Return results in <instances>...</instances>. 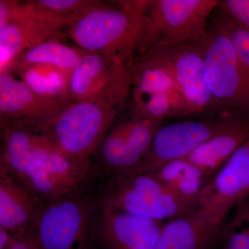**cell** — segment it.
<instances>
[{"instance_id":"1","label":"cell","mask_w":249,"mask_h":249,"mask_svg":"<svg viewBox=\"0 0 249 249\" xmlns=\"http://www.w3.org/2000/svg\"><path fill=\"white\" fill-rule=\"evenodd\" d=\"M147 1H97L65 29L85 52L119 59L130 67Z\"/></svg>"},{"instance_id":"2","label":"cell","mask_w":249,"mask_h":249,"mask_svg":"<svg viewBox=\"0 0 249 249\" xmlns=\"http://www.w3.org/2000/svg\"><path fill=\"white\" fill-rule=\"evenodd\" d=\"M124 105L107 98L69 101L41 125L62 153L78 161L89 163Z\"/></svg>"},{"instance_id":"3","label":"cell","mask_w":249,"mask_h":249,"mask_svg":"<svg viewBox=\"0 0 249 249\" xmlns=\"http://www.w3.org/2000/svg\"><path fill=\"white\" fill-rule=\"evenodd\" d=\"M100 204L157 221L193 213L196 208L173 194L151 174L88 178Z\"/></svg>"},{"instance_id":"4","label":"cell","mask_w":249,"mask_h":249,"mask_svg":"<svg viewBox=\"0 0 249 249\" xmlns=\"http://www.w3.org/2000/svg\"><path fill=\"white\" fill-rule=\"evenodd\" d=\"M98 204L86 179L70 193L40 200L32 232L40 249H88Z\"/></svg>"},{"instance_id":"5","label":"cell","mask_w":249,"mask_h":249,"mask_svg":"<svg viewBox=\"0 0 249 249\" xmlns=\"http://www.w3.org/2000/svg\"><path fill=\"white\" fill-rule=\"evenodd\" d=\"M217 0H151L142 13L134 58L160 43L193 44L204 37Z\"/></svg>"},{"instance_id":"6","label":"cell","mask_w":249,"mask_h":249,"mask_svg":"<svg viewBox=\"0 0 249 249\" xmlns=\"http://www.w3.org/2000/svg\"><path fill=\"white\" fill-rule=\"evenodd\" d=\"M193 45L204 59L205 81L213 97L227 110L249 113V70L229 39L212 24Z\"/></svg>"},{"instance_id":"7","label":"cell","mask_w":249,"mask_h":249,"mask_svg":"<svg viewBox=\"0 0 249 249\" xmlns=\"http://www.w3.org/2000/svg\"><path fill=\"white\" fill-rule=\"evenodd\" d=\"M133 61L160 69L168 73L181 90L193 114H220L228 111L208 89L204 59L193 44H157Z\"/></svg>"},{"instance_id":"8","label":"cell","mask_w":249,"mask_h":249,"mask_svg":"<svg viewBox=\"0 0 249 249\" xmlns=\"http://www.w3.org/2000/svg\"><path fill=\"white\" fill-rule=\"evenodd\" d=\"M240 111L231 109L206 120L183 121L160 126L145 159L142 173H153L168 162L186 158L229 127Z\"/></svg>"},{"instance_id":"9","label":"cell","mask_w":249,"mask_h":249,"mask_svg":"<svg viewBox=\"0 0 249 249\" xmlns=\"http://www.w3.org/2000/svg\"><path fill=\"white\" fill-rule=\"evenodd\" d=\"M129 67L119 59L85 52L70 75V101L107 98L125 103L132 89Z\"/></svg>"},{"instance_id":"10","label":"cell","mask_w":249,"mask_h":249,"mask_svg":"<svg viewBox=\"0 0 249 249\" xmlns=\"http://www.w3.org/2000/svg\"><path fill=\"white\" fill-rule=\"evenodd\" d=\"M0 175L19 183L55 148L40 124L1 121Z\"/></svg>"},{"instance_id":"11","label":"cell","mask_w":249,"mask_h":249,"mask_svg":"<svg viewBox=\"0 0 249 249\" xmlns=\"http://www.w3.org/2000/svg\"><path fill=\"white\" fill-rule=\"evenodd\" d=\"M161 227L160 221L127 213L98 203L88 249H155Z\"/></svg>"},{"instance_id":"12","label":"cell","mask_w":249,"mask_h":249,"mask_svg":"<svg viewBox=\"0 0 249 249\" xmlns=\"http://www.w3.org/2000/svg\"><path fill=\"white\" fill-rule=\"evenodd\" d=\"M249 196V136L205 185L198 210L221 224L233 206Z\"/></svg>"},{"instance_id":"13","label":"cell","mask_w":249,"mask_h":249,"mask_svg":"<svg viewBox=\"0 0 249 249\" xmlns=\"http://www.w3.org/2000/svg\"><path fill=\"white\" fill-rule=\"evenodd\" d=\"M89 163L70 158L57 147L21 183L39 200L70 193L86 179Z\"/></svg>"},{"instance_id":"14","label":"cell","mask_w":249,"mask_h":249,"mask_svg":"<svg viewBox=\"0 0 249 249\" xmlns=\"http://www.w3.org/2000/svg\"><path fill=\"white\" fill-rule=\"evenodd\" d=\"M68 102L42 97L12 73H0V121H28L43 124Z\"/></svg>"},{"instance_id":"15","label":"cell","mask_w":249,"mask_h":249,"mask_svg":"<svg viewBox=\"0 0 249 249\" xmlns=\"http://www.w3.org/2000/svg\"><path fill=\"white\" fill-rule=\"evenodd\" d=\"M220 224L199 210L170 219L161 229L155 249H209Z\"/></svg>"},{"instance_id":"16","label":"cell","mask_w":249,"mask_h":249,"mask_svg":"<svg viewBox=\"0 0 249 249\" xmlns=\"http://www.w3.org/2000/svg\"><path fill=\"white\" fill-rule=\"evenodd\" d=\"M249 136V113L241 111L235 121L186 158L211 178Z\"/></svg>"},{"instance_id":"17","label":"cell","mask_w":249,"mask_h":249,"mask_svg":"<svg viewBox=\"0 0 249 249\" xmlns=\"http://www.w3.org/2000/svg\"><path fill=\"white\" fill-rule=\"evenodd\" d=\"M40 200L21 183L0 175V227L14 233L34 230Z\"/></svg>"},{"instance_id":"18","label":"cell","mask_w":249,"mask_h":249,"mask_svg":"<svg viewBox=\"0 0 249 249\" xmlns=\"http://www.w3.org/2000/svg\"><path fill=\"white\" fill-rule=\"evenodd\" d=\"M151 175L173 194L198 209V201L210 178L186 158L168 162Z\"/></svg>"},{"instance_id":"19","label":"cell","mask_w":249,"mask_h":249,"mask_svg":"<svg viewBox=\"0 0 249 249\" xmlns=\"http://www.w3.org/2000/svg\"><path fill=\"white\" fill-rule=\"evenodd\" d=\"M134 116L163 121L193 114L189 105L177 85L157 92L132 97Z\"/></svg>"},{"instance_id":"20","label":"cell","mask_w":249,"mask_h":249,"mask_svg":"<svg viewBox=\"0 0 249 249\" xmlns=\"http://www.w3.org/2000/svg\"><path fill=\"white\" fill-rule=\"evenodd\" d=\"M64 40L52 39L32 47L18 58L11 73L32 65H48L71 74L85 53Z\"/></svg>"},{"instance_id":"21","label":"cell","mask_w":249,"mask_h":249,"mask_svg":"<svg viewBox=\"0 0 249 249\" xmlns=\"http://www.w3.org/2000/svg\"><path fill=\"white\" fill-rule=\"evenodd\" d=\"M19 79L39 96L68 102L70 73L48 65H32L17 72Z\"/></svg>"},{"instance_id":"22","label":"cell","mask_w":249,"mask_h":249,"mask_svg":"<svg viewBox=\"0 0 249 249\" xmlns=\"http://www.w3.org/2000/svg\"><path fill=\"white\" fill-rule=\"evenodd\" d=\"M213 24L229 39L239 58L249 70V30L230 15L216 9L211 16Z\"/></svg>"},{"instance_id":"23","label":"cell","mask_w":249,"mask_h":249,"mask_svg":"<svg viewBox=\"0 0 249 249\" xmlns=\"http://www.w3.org/2000/svg\"><path fill=\"white\" fill-rule=\"evenodd\" d=\"M224 240V249H249V196L237 205Z\"/></svg>"},{"instance_id":"24","label":"cell","mask_w":249,"mask_h":249,"mask_svg":"<svg viewBox=\"0 0 249 249\" xmlns=\"http://www.w3.org/2000/svg\"><path fill=\"white\" fill-rule=\"evenodd\" d=\"M41 9L73 22L82 13L96 2V0H37L33 1Z\"/></svg>"},{"instance_id":"25","label":"cell","mask_w":249,"mask_h":249,"mask_svg":"<svg viewBox=\"0 0 249 249\" xmlns=\"http://www.w3.org/2000/svg\"><path fill=\"white\" fill-rule=\"evenodd\" d=\"M217 8L249 30V0H223L219 1Z\"/></svg>"},{"instance_id":"26","label":"cell","mask_w":249,"mask_h":249,"mask_svg":"<svg viewBox=\"0 0 249 249\" xmlns=\"http://www.w3.org/2000/svg\"><path fill=\"white\" fill-rule=\"evenodd\" d=\"M7 249H40L33 232L17 233Z\"/></svg>"},{"instance_id":"27","label":"cell","mask_w":249,"mask_h":249,"mask_svg":"<svg viewBox=\"0 0 249 249\" xmlns=\"http://www.w3.org/2000/svg\"><path fill=\"white\" fill-rule=\"evenodd\" d=\"M16 234L17 233L0 227V249H7Z\"/></svg>"}]
</instances>
